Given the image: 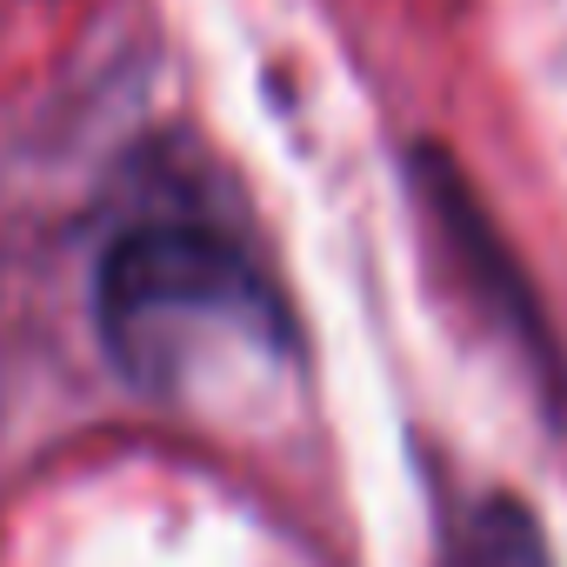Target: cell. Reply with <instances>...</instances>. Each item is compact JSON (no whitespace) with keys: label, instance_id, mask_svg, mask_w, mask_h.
<instances>
[{"label":"cell","instance_id":"7a4b0ae2","mask_svg":"<svg viewBox=\"0 0 567 567\" xmlns=\"http://www.w3.org/2000/svg\"><path fill=\"white\" fill-rule=\"evenodd\" d=\"M447 567H547V554H540L527 507L501 494V501H481L467 514V527L447 547Z\"/></svg>","mask_w":567,"mask_h":567},{"label":"cell","instance_id":"6da1fadb","mask_svg":"<svg viewBox=\"0 0 567 567\" xmlns=\"http://www.w3.org/2000/svg\"><path fill=\"white\" fill-rule=\"evenodd\" d=\"M94 321L114 368L147 394H187L227 354H288V315L267 274L214 227H127L94 274Z\"/></svg>","mask_w":567,"mask_h":567}]
</instances>
